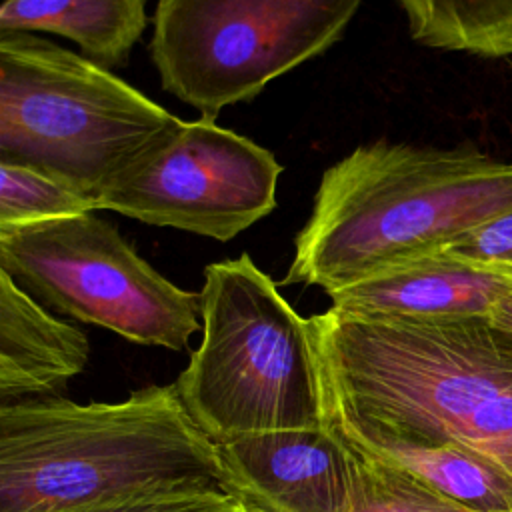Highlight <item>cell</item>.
<instances>
[{"instance_id":"obj_16","label":"cell","mask_w":512,"mask_h":512,"mask_svg":"<svg viewBox=\"0 0 512 512\" xmlns=\"http://www.w3.org/2000/svg\"><path fill=\"white\" fill-rule=\"evenodd\" d=\"M96 212L94 198L28 166L0 162V226Z\"/></svg>"},{"instance_id":"obj_7","label":"cell","mask_w":512,"mask_h":512,"mask_svg":"<svg viewBox=\"0 0 512 512\" xmlns=\"http://www.w3.org/2000/svg\"><path fill=\"white\" fill-rule=\"evenodd\" d=\"M0 270L32 298L144 346L184 350L202 298L152 268L94 212L0 226Z\"/></svg>"},{"instance_id":"obj_4","label":"cell","mask_w":512,"mask_h":512,"mask_svg":"<svg viewBox=\"0 0 512 512\" xmlns=\"http://www.w3.org/2000/svg\"><path fill=\"white\" fill-rule=\"evenodd\" d=\"M202 340L178 396L214 442L326 426L318 356L302 318L248 254L204 268Z\"/></svg>"},{"instance_id":"obj_15","label":"cell","mask_w":512,"mask_h":512,"mask_svg":"<svg viewBox=\"0 0 512 512\" xmlns=\"http://www.w3.org/2000/svg\"><path fill=\"white\" fill-rule=\"evenodd\" d=\"M350 446V444H348ZM352 450V498L346 512H476L414 474Z\"/></svg>"},{"instance_id":"obj_8","label":"cell","mask_w":512,"mask_h":512,"mask_svg":"<svg viewBox=\"0 0 512 512\" xmlns=\"http://www.w3.org/2000/svg\"><path fill=\"white\" fill-rule=\"evenodd\" d=\"M280 174L268 148L200 116L162 132L94 202L96 210L226 242L276 208Z\"/></svg>"},{"instance_id":"obj_13","label":"cell","mask_w":512,"mask_h":512,"mask_svg":"<svg viewBox=\"0 0 512 512\" xmlns=\"http://www.w3.org/2000/svg\"><path fill=\"white\" fill-rule=\"evenodd\" d=\"M146 26V0H4L0 6V32L62 36L110 70L128 62Z\"/></svg>"},{"instance_id":"obj_17","label":"cell","mask_w":512,"mask_h":512,"mask_svg":"<svg viewBox=\"0 0 512 512\" xmlns=\"http://www.w3.org/2000/svg\"><path fill=\"white\" fill-rule=\"evenodd\" d=\"M246 508L248 506L230 490L214 486H186L68 512H240Z\"/></svg>"},{"instance_id":"obj_5","label":"cell","mask_w":512,"mask_h":512,"mask_svg":"<svg viewBox=\"0 0 512 512\" xmlns=\"http://www.w3.org/2000/svg\"><path fill=\"white\" fill-rule=\"evenodd\" d=\"M178 122L84 54L30 32H0V162L96 198Z\"/></svg>"},{"instance_id":"obj_10","label":"cell","mask_w":512,"mask_h":512,"mask_svg":"<svg viewBox=\"0 0 512 512\" xmlns=\"http://www.w3.org/2000/svg\"><path fill=\"white\" fill-rule=\"evenodd\" d=\"M510 280L512 274L436 250L388 266L328 296L330 308L358 318H486Z\"/></svg>"},{"instance_id":"obj_3","label":"cell","mask_w":512,"mask_h":512,"mask_svg":"<svg viewBox=\"0 0 512 512\" xmlns=\"http://www.w3.org/2000/svg\"><path fill=\"white\" fill-rule=\"evenodd\" d=\"M186 486L228 490L216 444L174 382L122 402L0 404V512H68Z\"/></svg>"},{"instance_id":"obj_18","label":"cell","mask_w":512,"mask_h":512,"mask_svg":"<svg viewBox=\"0 0 512 512\" xmlns=\"http://www.w3.org/2000/svg\"><path fill=\"white\" fill-rule=\"evenodd\" d=\"M442 250L476 266L512 274V208L478 224Z\"/></svg>"},{"instance_id":"obj_2","label":"cell","mask_w":512,"mask_h":512,"mask_svg":"<svg viewBox=\"0 0 512 512\" xmlns=\"http://www.w3.org/2000/svg\"><path fill=\"white\" fill-rule=\"evenodd\" d=\"M512 208V162L476 148L376 140L324 170L280 284L326 294L436 252Z\"/></svg>"},{"instance_id":"obj_11","label":"cell","mask_w":512,"mask_h":512,"mask_svg":"<svg viewBox=\"0 0 512 512\" xmlns=\"http://www.w3.org/2000/svg\"><path fill=\"white\" fill-rule=\"evenodd\" d=\"M326 422L362 454L414 474L476 512H512V478L458 442L424 438L332 410H326Z\"/></svg>"},{"instance_id":"obj_6","label":"cell","mask_w":512,"mask_h":512,"mask_svg":"<svg viewBox=\"0 0 512 512\" xmlns=\"http://www.w3.org/2000/svg\"><path fill=\"white\" fill-rule=\"evenodd\" d=\"M362 0H156L148 52L162 88L214 118L334 46Z\"/></svg>"},{"instance_id":"obj_20","label":"cell","mask_w":512,"mask_h":512,"mask_svg":"<svg viewBox=\"0 0 512 512\" xmlns=\"http://www.w3.org/2000/svg\"><path fill=\"white\" fill-rule=\"evenodd\" d=\"M240 512H254V510H250V508H246V510H240Z\"/></svg>"},{"instance_id":"obj_19","label":"cell","mask_w":512,"mask_h":512,"mask_svg":"<svg viewBox=\"0 0 512 512\" xmlns=\"http://www.w3.org/2000/svg\"><path fill=\"white\" fill-rule=\"evenodd\" d=\"M496 328L506 330L512 334V280L508 284V288L502 292V296L496 300V304L492 306L490 314L486 316Z\"/></svg>"},{"instance_id":"obj_14","label":"cell","mask_w":512,"mask_h":512,"mask_svg":"<svg viewBox=\"0 0 512 512\" xmlns=\"http://www.w3.org/2000/svg\"><path fill=\"white\" fill-rule=\"evenodd\" d=\"M414 42L476 56H512V0H396Z\"/></svg>"},{"instance_id":"obj_12","label":"cell","mask_w":512,"mask_h":512,"mask_svg":"<svg viewBox=\"0 0 512 512\" xmlns=\"http://www.w3.org/2000/svg\"><path fill=\"white\" fill-rule=\"evenodd\" d=\"M90 342L0 270V404L54 394L78 376Z\"/></svg>"},{"instance_id":"obj_1","label":"cell","mask_w":512,"mask_h":512,"mask_svg":"<svg viewBox=\"0 0 512 512\" xmlns=\"http://www.w3.org/2000/svg\"><path fill=\"white\" fill-rule=\"evenodd\" d=\"M326 410L458 442L512 478V334L484 316L308 318Z\"/></svg>"},{"instance_id":"obj_9","label":"cell","mask_w":512,"mask_h":512,"mask_svg":"<svg viewBox=\"0 0 512 512\" xmlns=\"http://www.w3.org/2000/svg\"><path fill=\"white\" fill-rule=\"evenodd\" d=\"M226 488L254 512H346L352 450L330 426L218 440Z\"/></svg>"}]
</instances>
